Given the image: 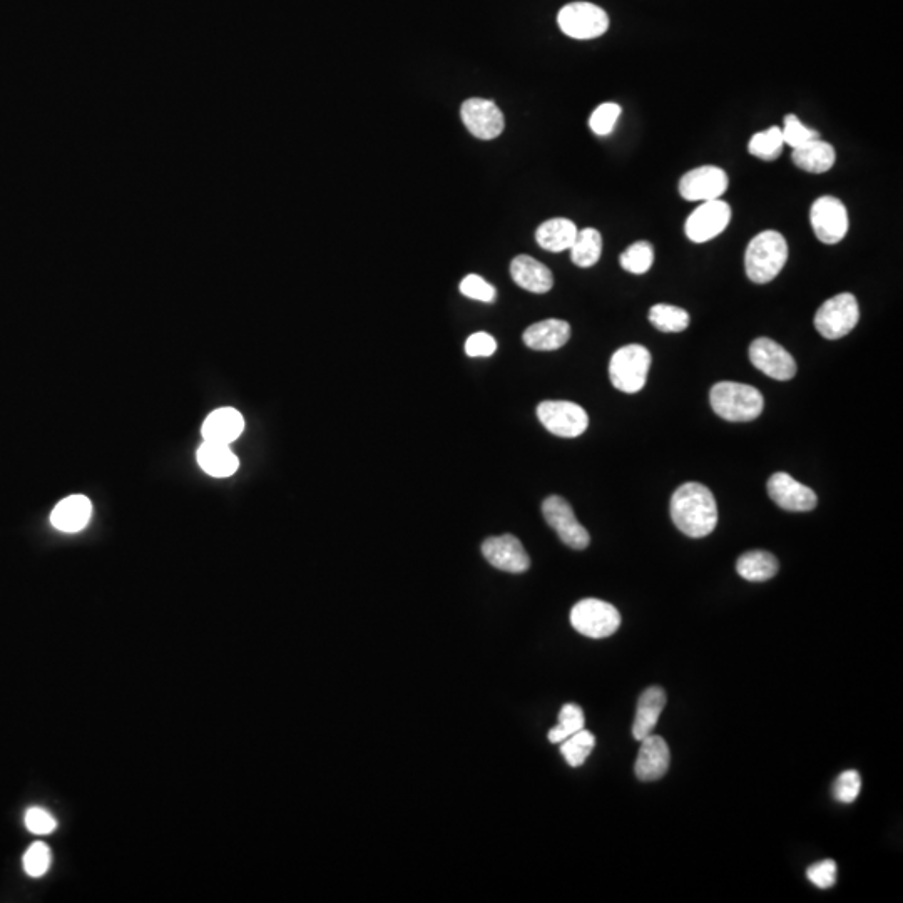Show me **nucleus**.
Wrapping results in <instances>:
<instances>
[{"label":"nucleus","mask_w":903,"mask_h":903,"mask_svg":"<svg viewBox=\"0 0 903 903\" xmlns=\"http://www.w3.org/2000/svg\"><path fill=\"white\" fill-rule=\"evenodd\" d=\"M651 368V353L643 345H624L609 363V377L614 387L624 393L643 390Z\"/></svg>","instance_id":"obj_4"},{"label":"nucleus","mask_w":903,"mask_h":903,"mask_svg":"<svg viewBox=\"0 0 903 903\" xmlns=\"http://www.w3.org/2000/svg\"><path fill=\"white\" fill-rule=\"evenodd\" d=\"M482 554L499 571L522 574L531 567V559L527 556L522 542L511 534L499 537H489L482 544Z\"/></svg>","instance_id":"obj_15"},{"label":"nucleus","mask_w":903,"mask_h":903,"mask_svg":"<svg viewBox=\"0 0 903 903\" xmlns=\"http://www.w3.org/2000/svg\"><path fill=\"white\" fill-rule=\"evenodd\" d=\"M584 725H586V718H584L581 706L572 705V703L564 705L559 713V723L556 728L549 731V741L554 745L562 743L569 736L581 731Z\"/></svg>","instance_id":"obj_31"},{"label":"nucleus","mask_w":903,"mask_h":903,"mask_svg":"<svg viewBox=\"0 0 903 903\" xmlns=\"http://www.w3.org/2000/svg\"><path fill=\"white\" fill-rule=\"evenodd\" d=\"M750 360L768 377L786 382L796 375L795 358L770 338H758L750 345Z\"/></svg>","instance_id":"obj_14"},{"label":"nucleus","mask_w":903,"mask_h":903,"mask_svg":"<svg viewBox=\"0 0 903 903\" xmlns=\"http://www.w3.org/2000/svg\"><path fill=\"white\" fill-rule=\"evenodd\" d=\"M807 877L813 885H817L822 890L832 888L837 882V863L833 860H823V862L815 863L807 870Z\"/></svg>","instance_id":"obj_38"},{"label":"nucleus","mask_w":903,"mask_h":903,"mask_svg":"<svg viewBox=\"0 0 903 903\" xmlns=\"http://www.w3.org/2000/svg\"><path fill=\"white\" fill-rule=\"evenodd\" d=\"M51 850L46 843L37 842L29 847L26 855L22 858L24 870L31 877H42L51 867Z\"/></svg>","instance_id":"obj_35"},{"label":"nucleus","mask_w":903,"mask_h":903,"mask_svg":"<svg viewBox=\"0 0 903 903\" xmlns=\"http://www.w3.org/2000/svg\"><path fill=\"white\" fill-rule=\"evenodd\" d=\"M674 526L684 536L701 539L710 536L718 526V506L715 495L698 482H688L676 489L671 499Z\"/></svg>","instance_id":"obj_1"},{"label":"nucleus","mask_w":903,"mask_h":903,"mask_svg":"<svg viewBox=\"0 0 903 903\" xmlns=\"http://www.w3.org/2000/svg\"><path fill=\"white\" fill-rule=\"evenodd\" d=\"M602 255V236L594 228H586L577 233L571 246V260L579 268H591Z\"/></svg>","instance_id":"obj_27"},{"label":"nucleus","mask_w":903,"mask_h":903,"mask_svg":"<svg viewBox=\"0 0 903 903\" xmlns=\"http://www.w3.org/2000/svg\"><path fill=\"white\" fill-rule=\"evenodd\" d=\"M569 338H571V325L564 320H557V318L534 323L522 335V340L527 347L537 350V352L559 350L569 342Z\"/></svg>","instance_id":"obj_18"},{"label":"nucleus","mask_w":903,"mask_h":903,"mask_svg":"<svg viewBox=\"0 0 903 903\" xmlns=\"http://www.w3.org/2000/svg\"><path fill=\"white\" fill-rule=\"evenodd\" d=\"M537 417L551 434L576 439L589 427V417L581 405L566 400H547L537 407Z\"/></svg>","instance_id":"obj_8"},{"label":"nucleus","mask_w":903,"mask_h":903,"mask_svg":"<svg viewBox=\"0 0 903 903\" xmlns=\"http://www.w3.org/2000/svg\"><path fill=\"white\" fill-rule=\"evenodd\" d=\"M557 24L566 36L587 41L606 34L609 29V17L599 6L589 2H572L559 11Z\"/></svg>","instance_id":"obj_7"},{"label":"nucleus","mask_w":903,"mask_h":903,"mask_svg":"<svg viewBox=\"0 0 903 903\" xmlns=\"http://www.w3.org/2000/svg\"><path fill=\"white\" fill-rule=\"evenodd\" d=\"M791 159L796 168L803 169L807 173L822 174L833 168L837 154L832 144L822 139H813L810 143L793 149Z\"/></svg>","instance_id":"obj_24"},{"label":"nucleus","mask_w":903,"mask_h":903,"mask_svg":"<svg viewBox=\"0 0 903 903\" xmlns=\"http://www.w3.org/2000/svg\"><path fill=\"white\" fill-rule=\"evenodd\" d=\"M460 116L465 128L469 129V133L482 141H490V139L499 138L504 128V114L497 108L494 101L480 99V97H472L467 99L460 108Z\"/></svg>","instance_id":"obj_12"},{"label":"nucleus","mask_w":903,"mask_h":903,"mask_svg":"<svg viewBox=\"0 0 903 903\" xmlns=\"http://www.w3.org/2000/svg\"><path fill=\"white\" fill-rule=\"evenodd\" d=\"M26 827L34 835H49L57 827L56 820L44 808H29L26 813Z\"/></svg>","instance_id":"obj_39"},{"label":"nucleus","mask_w":903,"mask_h":903,"mask_svg":"<svg viewBox=\"0 0 903 903\" xmlns=\"http://www.w3.org/2000/svg\"><path fill=\"white\" fill-rule=\"evenodd\" d=\"M783 134L778 126H771L768 131L756 133L748 143V151L755 158L763 159V161H775L780 158L783 151Z\"/></svg>","instance_id":"obj_30"},{"label":"nucleus","mask_w":903,"mask_h":903,"mask_svg":"<svg viewBox=\"0 0 903 903\" xmlns=\"http://www.w3.org/2000/svg\"><path fill=\"white\" fill-rule=\"evenodd\" d=\"M781 134H783V143L788 144L793 149L800 148V146L810 143L813 139H820V134L817 131H813V129L807 128L805 124L801 123L800 119L796 118L795 114L786 116L783 128H781Z\"/></svg>","instance_id":"obj_33"},{"label":"nucleus","mask_w":903,"mask_h":903,"mask_svg":"<svg viewBox=\"0 0 903 903\" xmlns=\"http://www.w3.org/2000/svg\"><path fill=\"white\" fill-rule=\"evenodd\" d=\"M728 189V174L718 166L691 169L679 181V194L686 201L720 199Z\"/></svg>","instance_id":"obj_13"},{"label":"nucleus","mask_w":903,"mask_h":903,"mask_svg":"<svg viewBox=\"0 0 903 903\" xmlns=\"http://www.w3.org/2000/svg\"><path fill=\"white\" fill-rule=\"evenodd\" d=\"M619 261H621L623 270L629 271L633 275H644L651 270L654 263L653 245L648 241H638L624 251Z\"/></svg>","instance_id":"obj_32"},{"label":"nucleus","mask_w":903,"mask_h":903,"mask_svg":"<svg viewBox=\"0 0 903 903\" xmlns=\"http://www.w3.org/2000/svg\"><path fill=\"white\" fill-rule=\"evenodd\" d=\"M577 226L566 218H554L542 223L536 231V241L544 250L552 253L571 250L572 243L576 240Z\"/></svg>","instance_id":"obj_25"},{"label":"nucleus","mask_w":903,"mask_h":903,"mask_svg":"<svg viewBox=\"0 0 903 903\" xmlns=\"http://www.w3.org/2000/svg\"><path fill=\"white\" fill-rule=\"evenodd\" d=\"M621 106L616 103H604L591 114L589 128L597 136H608L613 133L614 126L621 116Z\"/></svg>","instance_id":"obj_34"},{"label":"nucleus","mask_w":903,"mask_h":903,"mask_svg":"<svg viewBox=\"0 0 903 903\" xmlns=\"http://www.w3.org/2000/svg\"><path fill=\"white\" fill-rule=\"evenodd\" d=\"M664 706H666V693L658 686L648 688L641 694L638 708H636V718H634V740H644L646 736L653 733L654 728L658 725L659 716L663 713Z\"/></svg>","instance_id":"obj_23"},{"label":"nucleus","mask_w":903,"mask_h":903,"mask_svg":"<svg viewBox=\"0 0 903 903\" xmlns=\"http://www.w3.org/2000/svg\"><path fill=\"white\" fill-rule=\"evenodd\" d=\"M669 761H671V753H669L668 743L661 736L651 733L641 740L634 771H636L638 780H661L668 773Z\"/></svg>","instance_id":"obj_17"},{"label":"nucleus","mask_w":903,"mask_h":903,"mask_svg":"<svg viewBox=\"0 0 903 903\" xmlns=\"http://www.w3.org/2000/svg\"><path fill=\"white\" fill-rule=\"evenodd\" d=\"M572 628L591 639L613 636L621 626V614L613 604L601 599H582L571 611Z\"/></svg>","instance_id":"obj_5"},{"label":"nucleus","mask_w":903,"mask_h":903,"mask_svg":"<svg viewBox=\"0 0 903 903\" xmlns=\"http://www.w3.org/2000/svg\"><path fill=\"white\" fill-rule=\"evenodd\" d=\"M460 293L470 300L482 301V303H492L497 296L494 286L479 275L465 276L460 283Z\"/></svg>","instance_id":"obj_37"},{"label":"nucleus","mask_w":903,"mask_h":903,"mask_svg":"<svg viewBox=\"0 0 903 903\" xmlns=\"http://www.w3.org/2000/svg\"><path fill=\"white\" fill-rule=\"evenodd\" d=\"M596 746V738L591 731H577L574 735L569 736L561 743V755L566 758L567 763L572 768L582 766L586 763L587 758L591 755L592 750Z\"/></svg>","instance_id":"obj_29"},{"label":"nucleus","mask_w":903,"mask_h":903,"mask_svg":"<svg viewBox=\"0 0 903 903\" xmlns=\"http://www.w3.org/2000/svg\"><path fill=\"white\" fill-rule=\"evenodd\" d=\"M91 514V500L87 499L86 495H69L54 507L51 524L57 531L74 534L89 524Z\"/></svg>","instance_id":"obj_20"},{"label":"nucleus","mask_w":903,"mask_h":903,"mask_svg":"<svg viewBox=\"0 0 903 903\" xmlns=\"http://www.w3.org/2000/svg\"><path fill=\"white\" fill-rule=\"evenodd\" d=\"M810 223L818 240L837 245L848 233L847 208L835 196H822L812 205Z\"/></svg>","instance_id":"obj_10"},{"label":"nucleus","mask_w":903,"mask_h":903,"mask_svg":"<svg viewBox=\"0 0 903 903\" xmlns=\"http://www.w3.org/2000/svg\"><path fill=\"white\" fill-rule=\"evenodd\" d=\"M778 561L770 552H746L736 561V571L743 579L750 582L770 581L778 572Z\"/></svg>","instance_id":"obj_26"},{"label":"nucleus","mask_w":903,"mask_h":903,"mask_svg":"<svg viewBox=\"0 0 903 903\" xmlns=\"http://www.w3.org/2000/svg\"><path fill=\"white\" fill-rule=\"evenodd\" d=\"M860 320L858 301L852 293H840L825 301L815 315V328L827 340L847 337Z\"/></svg>","instance_id":"obj_6"},{"label":"nucleus","mask_w":903,"mask_h":903,"mask_svg":"<svg viewBox=\"0 0 903 903\" xmlns=\"http://www.w3.org/2000/svg\"><path fill=\"white\" fill-rule=\"evenodd\" d=\"M245 430V419L238 410L225 407L211 412L206 417L205 424L201 427L203 439L216 444L230 445L235 442Z\"/></svg>","instance_id":"obj_19"},{"label":"nucleus","mask_w":903,"mask_h":903,"mask_svg":"<svg viewBox=\"0 0 903 903\" xmlns=\"http://www.w3.org/2000/svg\"><path fill=\"white\" fill-rule=\"evenodd\" d=\"M788 260V243L778 231H763L750 241L745 253L746 276L765 285L775 280Z\"/></svg>","instance_id":"obj_2"},{"label":"nucleus","mask_w":903,"mask_h":903,"mask_svg":"<svg viewBox=\"0 0 903 903\" xmlns=\"http://www.w3.org/2000/svg\"><path fill=\"white\" fill-rule=\"evenodd\" d=\"M511 276L516 285L531 293H547L554 285L552 273L541 261L534 260L532 256L521 255L514 258L511 263Z\"/></svg>","instance_id":"obj_21"},{"label":"nucleus","mask_w":903,"mask_h":903,"mask_svg":"<svg viewBox=\"0 0 903 903\" xmlns=\"http://www.w3.org/2000/svg\"><path fill=\"white\" fill-rule=\"evenodd\" d=\"M711 407L728 422H753L765 409L760 390L745 383L720 382L711 388Z\"/></svg>","instance_id":"obj_3"},{"label":"nucleus","mask_w":903,"mask_h":903,"mask_svg":"<svg viewBox=\"0 0 903 903\" xmlns=\"http://www.w3.org/2000/svg\"><path fill=\"white\" fill-rule=\"evenodd\" d=\"M649 322L659 332L679 333L689 327V313L683 308L658 303L649 310Z\"/></svg>","instance_id":"obj_28"},{"label":"nucleus","mask_w":903,"mask_h":903,"mask_svg":"<svg viewBox=\"0 0 903 903\" xmlns=\"http://www.w3.org/2000/svg\"><path fill=\"white\" fill-rule=\"evenodd\" d=\"M731 221V208L723 199L703 201V205L689 215L684 225L686 236L693 243H706L715 240L728 228Z\"/></svg>","instance_id":"obj_11"},{"label":"nucleus","mask_w":903,"mask_h":903,"mask_svg":"<svg viewBox=\"0 0 903 903\" xmlns=\"http://www.w3.org/2000/svg\"><path fill=\"white\" fill-rule=\"evenodd\" d=\"M860 788H862V780H860L858 771H843L833 785V796L840 803H853L860 795Z\"/></svg>","instance_id":"obj_36"},{"label":"nucleus","mask_w":903,"mask_h":903,"mask_svg":"<svg viewBox=\"0 0 903 903\" xmlns=\"http://www.w3.org/2000/svg\"><path fill=\"white\" fill-rule=\"evenodd\" d=\"M495 350H497V342L489 333H474L465 342V353L472 358L492 357Z\"/></svg>","instance_id":"obj_40"},{"label":"nucleus","mask_w":903,"mask_h":903,"mask_svg":"<svg viewBox=\"0 0 903 903\" xmlns=\"http://www.w3.org/2000/svg\"><path fill=\"white\" fill-rule=\"evenodd\" d=\"M542 514L547 524L557 532V536L567 547L582 551L589 546L591 537L586 527L581 526V522L577 521L576 514L569 506L566 499H562L559 495H551L542 502Z\"/></svg>","instance_id":"obj_9"},{"label":"nucleus","mask_w":903,"mask_h":903,"mask_svg":"<svg viewBox=\"0 0 903 903\" xmlns=\"http://www.w3.org/2000/svg\"><path fill=\"white\" fill-rule=\"evenodd\" d=\"M768 494L776 506L790 512L813 511L818 504V497L807 485L796 482L785 472H776L768 480Z\"/></svg>","instance_id":"obj_16"},{"label":"nucleus","mask_w":903,"mask_h":903,"mask_svg":"<svg viewBox=\"0 0 903 903\" xmlns=\"http://www.w3.org/2000/svg\"><path fill=\"white\" fill-rule=\"evenodd\" d=\"M198 464L206 474L216 479H226L240 469V459L230 449V445L208 442L201 445L198 450Z\"/></svg>","instance_id":"obj_22"}]
</instances>
